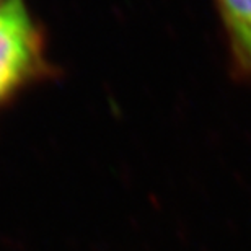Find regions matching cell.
<instances>
[{"label":"cell","mask_w":251,"mask_h":251,"mask_svg":"<svg viewBox=\"0 0 251 251\" xmlns=\"http://www.w3.org/2000/svg\"><path fill=\"white\" fill-rule=\"evenodd\" d=\"M22 2H25V0H0V17L7 13L8 10H12L13 7H17V5Z\"/></svg>","instance_id":"obj_3"},{"label":"cell","mask_w":251,"mask_h":251,"mask_svg":"<svg viewBox=\"0 0 251 251\" xmlns=\"http://www.w3.org/2000/svg\"><path fill=\"white\" fill-rule=\"evenodd\" d=\"M49 70L41 29L18 3L0 17V109Z\"/></svg>","instance_id":"obj_1"},{"label":"cell","mask_w":251,"mask_h":251,"mask_svg":"<svg viewBox=\"0 0 251 251\" xmlns=\"http://www.w3.org/2000/svg\"><path fill=\"white\" fill-rule=\"evenodd\" d=\"M233 67L251 78V0H215Z\"/></svg>","instance_id":"obj_2"}]
</instances>
